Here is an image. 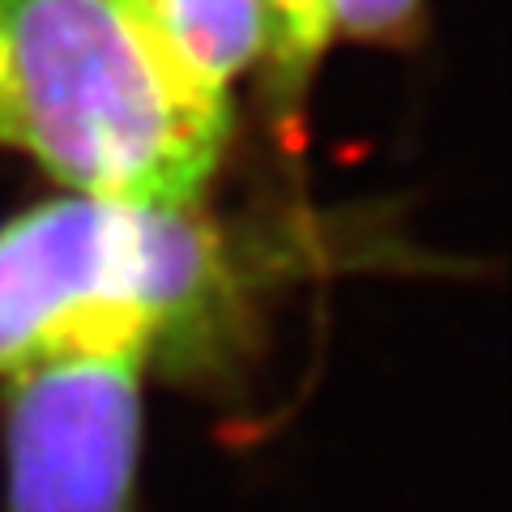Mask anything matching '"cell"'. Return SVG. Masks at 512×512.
Here are the masks:
<instances>
[{
  "label": "cell",
  "instance_id": "1",
  "mask_svg": "<svg viewBox=\"0 0 512 512\" xmlns=\"http://www.w3.org/2000/svg\"><path fill=\"white\" fill-rule=\"evenodd\" d=\"M26 154L69 192L201 205L235 116L175 69L141 0H0Z\"/></svg>",
  "mask_w": 512,
  "mask_h": 512
},
{
  "label": "cell",
  "instance_id": "2",
  "mask_svg": "<svg viewBox=\"0 0 512 512\" xmlns=\"http://www.w3.org/2000/svg\"><path fill=\"white\" fill-rule=\"evenodd\" d=\"M222 291L201 205L64 188L0 222V376L90 342L146 346L158 363L214 325Z\"/></svg>",
  "mask_w": 512,
  "mask_h": 512
},
{
  "label": "cell",
  "instance_id": "3",
  "mask_svg": "<svg viewBox=\"0 0 512 512\" xmlns=\"http://www.w3.org/2000/svg\"><path fill=\"white\" fill-rule=\"evenodd\" d=\"M150 367L146 346L90 342L0 376L5 512H133Z\"/></svg>",
  "mask_w": 512,
  "mask_h": 512
},
{
  "label": "cell",
  "instance_id": "4",
  "mask_svg": "<svg viewBox=\"0 0 512 512\" xmlns=\"http://www.w3.org/2000/svg\"><path fill=\"white\" fill-rule=\"evenodd\" d=\"M184 82L235 116V86L265 56V0H141Z\"/></svg>",
  "mask_w": 512,
  "mask_h": 512
},
{
  "label": "cell",
  "instance_id": "5",
  "mask_svg": "<svg viewBox=\"0 0 512 512\" xmlns=\"http://www.w3.org/2000/svg\"><path fill=\"white\" fill-rule=\"evenodd\" d=\"M329 43V0H265V107L291 150L303 141V111Z\"/></svg>",
  "mask_w": 512,
  "mask_h": 512
},
{
  "label": "cell",
  "instance_id": "6",
  "mask_svg": "<svg viewBox=\"0 0 512 512\" xmlns=\"http://www.w3.org/2000/svg\"><path fill=\"white\" fill-rule=\"evenodd\" d=\"M0 150H26L22 94H18V73H13L5 22H0Z\"/></svg>",
  "mask_w": 512,
  "mask_h": 512
}]
</instances>
